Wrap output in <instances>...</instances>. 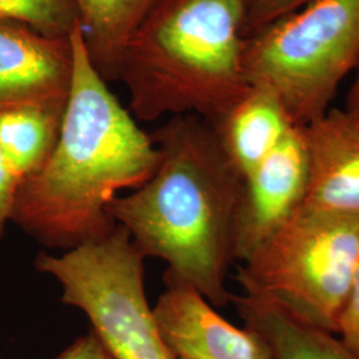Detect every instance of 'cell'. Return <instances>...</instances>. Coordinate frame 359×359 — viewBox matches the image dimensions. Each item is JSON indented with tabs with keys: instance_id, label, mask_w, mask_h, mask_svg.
Returning a JSON list of instances; mask_svg holds the SVG:
<instances>
[{
	"instance_id": "11",
	"label": "cell",
	"mask_w": 359,
	"mask_h": 359,
	"mask_svg": "<svg viewBox=\"0 0 359 359\" xmlns=\"http://www.w3.org/2000/svg\"><path fill=\"white\" fill-rule=\"evenodd\" d=\"M212 127L231 164L245 177L297 126L271 90L250 86L244 96Z\"/></svg>"
},
{
	"instance_id": "12",
	"label": "cell",
	"mask_w": 359,
	"mask_h": 359,
	"mask_svg": "<svg viewBox=\"0 0 359 359\" xmlns=\"http://www.w3.org/2000/svg\"><path fill=\"white\" fill-rule=\"evenodd\" d=\"M231 302L245 326L265 341L271 359H359L335 333L298 321L243 293H233Z\"/></svg>"
},
{
	"instance_id": "14",
	"label": "cell",
	"mask_w": 359,
	"mask_h": 359,
	"mask_svg": "<svg viewBox=\"0 0 359 359\" xmlns=\"http://www.w3.org/2000/svg\"><path fill=\"white\" fill-rule=\"evenodd\" d=\"M154 0H75L90 60L105 80H116L126 43Z\"/></svg>"
},
{
	"instance_id": "8",
	"label": "cell",
	"mask_w": 359,
	"mask_h": 359,
	"mask_svg": "<svg viewBox=\"0 0 359 359\" xmlns=\"http://www.w3.org/2000/svg\"><path fill=\"white\" fill-rule=\"evenodd\" d=\"M154 308L160 335L176 359H271L265 341L221 317L194 286L167 270Z\"/></svg>"
},
{
	"instance_id": "17",
	"label": "cell",
	"mask_w": 359,
	"mask_h": 359,
	"mask_svg": "<svg viewBox=\"0 0 359 359\" xmlns=\"http://www.w3.org/2000/svg\"><path fill=\"white\" fill-rule=\"evenodd\" d=\"M335 334L359 357V261Z\"/></svg>"
},
{
	"instance_id": "1",
	"label": "cell",
	"mask_w": 359,
	"mask_h": 359,
	"mask_svg": "<svg viewBox=\"0 0 359 359\" xmlns=\"http://www.w3.org/2000/svg\"><path fill=\"white\" fill-rule=\"evenodd\" d=\"M72 79L59 142L46 167L20 184L13 222L62 252L115 229L108 204L139 189L158 164L152 136L117 100L90 60L80 26L69 35Z\"/></svg>"
},
{
	"instance_id": "16",
	"label": "cell",
	"mask_w": 359,
	"mask_h": 359,
	"mask_svg": "<svg viewBox=\"0 0 359 359\" xmlns=\"http://www.w3.org/2000/svg\"><path fill=\"white\" fill-rule=\"evenodd\" d=\"M311 1L313 0H249L245 27L246 39L301 10Z\"/></svg>"
},
{
	"instance_id": "13",
	"label": "cell",
	"mask_w": 359,
	"mask_h": 359,
	"mask_svg": "<svg viewBox=\"0 0 359 359\" xmlns=\"http://www.w3.org/2000/svg\"><path fill=\"white\" fill-rule=\"evenodd\" d=\"M65 102L27 104L0 112V152L20 182L36 176L51 157Z\"/></svg>"
},
{
	"instance_id": "15",
	"label": "cell",
	"mask_w": 359,
	"mask_h": 359,
	"mask_svg": "<svg viewBox=\"0 0 359 359\" xmlns=\"http://www.w3.org/2000/svg\"><path fill=\"white\" fill-rule=\"evenodd\" d=\"M0 22L52 39H69L80 26L75 0H0Z\"/></svg>"
},
{
	"instance_id": "18",
	"label": "cell",
	"mask_w": 359,
	"mask_h": 359,
	"mask_svg": "<svg viewBox=\"0 0 359 359\" xmlns=\"http://www.w3.org/2000/svg\"><path fill=\"white\" fill-rule=\"evenodd\" d=\"M20 181L13 175L0 152V238L3 237L7 224L13 221L16 196L19 192Z\"/></svg>"
},
{
	"instance_id": "10",
	"label": "cell",
	"mask_w": 359,
	"mask_h": 359,
	"mask_svg": "<svg viewBox=\"0 0 359 359\" xmlns=\"http://www.w3.org/2000/svg\"><path fill=\"white\" fill-rule=\"evenodd\" d=\"M71 79L69 39L47 38L0 22V112L27 104L65 102Z\"/></svg>"
},
{
	"instance_id": "20",
	"label": "cell",
	"mask_w": 359,
	"mask_h": 359,
	"mask_svg": "<svg viewBox=\"0 0 359 359\" xmlns=\"http://www.w3.org/2000/svg\"><path fill=\"white\" fill-rule=\"evenodd\" d=\"M345 111H347L354 118L359 121V65L357 68V77L353 83V87L348 92L347 96L346 107Z\"/></svg>"
},
{
	"instance_id": "6",
	"label": "cell",
	"mask_w": 359,
	"mask_h": 359,
	"mask_svg": "<svg viewBox=\"0 0 359 359\" xmlns=\"http://www.w3.org/2000/svg\"><path fill=\"white\" fill-rule=\"evenodd\" d=\"M145 257L126 228L62 255L39 253L35 268L62 287L115 359H176L165 346L145 292Z\"/></svg>"
},
{
	"instance_id": "7",
	"label": "cell",
	"mask_w": 359,
	"mask_h": 359,
	"mask_svg": "<svg viewBox=\"0 0 359 359\" xmlns=\"http://www.w3.org/2000/svg\"><path fill=\"white\" fill-rule=\"evenodd\" d=\"M309 160L302 127H294L244 177L234 222V261L244 262L305 205Z\"/></svg>"
},
{
	"instance_id": "9",
	"label": "cell",
	"mask_w": 359,
	"mask_h": 359,
	"mask_svg": "<svg viewBox=\"0 0 359 359\" xmlns=\"http://www.w3.org/2000/svg\"><path fill=\"white\" fill-rule=\"evenodd\" d=\"M309 160L305 208L359 217V121L330 108L302 127Z\"/></svg>"
},
{
	"instance_id": "2",
	"label": "cell",
	"mask_w": 359,
	"mask_h": 359,
	"mask_svg": "<svg viewBox=\"0 0 359 359\" xmlns=\"http://www.w3.org/2000/svg\"><path fill=\"white\" fill-rule=\"evenodd\" d=\"M158 164L133 193L107 208L145 258L194 286L213 306H225L234 261V222L244 177L224 152L210 123L172 116L152 135Z\"/></svg>"
},
{
	"instance_id": "4",
	"label": "cell",
	"mask_w": 359,
	"mask_h": 359,
	"mask_svg": "<svg viewBox=\"0 0 359 359\" xmlns=\"http://www.w3.org/2000/svg\"><path fill=\"white\" fill-rule=\"evenodd\" d=\"M359 261V217L302 208L240 264L243 294L335 333Z\"/></svg>"
},
{
	"instance_id": "19",
	"label": "cell",
	"mask_w": 359,
	"mask_h": 359,
	"mask_svg": "<svg viewBox=\"0 0 359 359\" xmlns=\"http://www.w3.org/2000/svg\"><path fill=\"white\" fill-rule=\"evenodd\" d=\"M55 359H115L104 347L97 335L90 330V333L77 338L76 341L67 347Z\"/></svg>"
},
{
	"instance_id": "3",
	"label": "cell",
	"mask_w": 359,
	"mask_h": 359,
	"mask_svg": "<svg viewBox=\"0 0 359 359\" xmlns=\"http://www.w3.org/2000/svg\"><path fill=\"white\" fill-rule=\"evenodd\" d=\"M249 0H154L118 56L116 79L140 120L196 115L216 123L250 88Z\"/></svg>"
},
{
	"instance_id": "5",
	"label": "cell",
	"mask_w": 359,
	"mask_h": 359,
	"mask_svg": "<svg viewBox=\"0 0 359 359\" xmlns=\"http://www.w3.org/2000/svg\"><path fill=\"white\" fill-rule=\"evenodd\" d=\"M359 65V0H313L246 39L245 75L271 90L297 127L332 107Z\"/></svg>"
}]
</instances>
